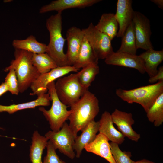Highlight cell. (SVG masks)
<instances>
[{"label": "cell", "mask_w": 163, "mask_h": 163, "mask_svg": "<svg viewBox=\"0 0 163 163\" xmlns=\"http://www.w3.org/2000/svg\"><path fill=\"white\" fill-rule=\"evenodd\" d=\"M121 38L120 46L117 52L136 55L137 48L132 23L128 27Z\"/></svg>", "instance_id": "27"}, {"label": "cell", "mask_w": 163, "mask_h": 163, "mask_svg": "<svg viewBox=\"0 0 163 163\" xmlns=\"http://www.w3.org/2000/svg\"><path fill=\"white\" fill-rule=\"evenodd\" d=\"M48 140L47 138L40 135L37 131L34 132L30 147V157L32 163H42V155Z\"/></svg>", "instance_id": "23"}, {"label": "cell", "mask_w": 163, "mask_h": 163, "mask_svg": "<svg viewBox=\"0 0 163 163\" xmlns=\"http://www.w3.org/2000/svg\"><path fill=\"white\" fill-rule=\"evenodd\" d=\"M78 71L73 66H57L48 72L40 74L30 86L32 92L31 94L36 95L38 97L46 93L47 86L50 83L70 72H78Z\"/></svg>", "instance_id": "10"}, {"label": "cell", "mask_w": 163, "mask_h": 163, "mask_svg": "<svg viewBox=\"0 0 163 163\" xmlns=\"http://www.w3.org/2000/svg\"><path fill=\"white\" fill-rule=\"evenodd\" d=\"M33 53L20 49H15L14 59L6 67V72L14 69L17 78L19 92L22 93L30 87L40 74L33 66L32 62Z\"/></svg>", "instance_id": "2"}, {"label": "cell", "mask_w": 163, "mask_h": 163, "mask_svg": "<svg viewBox=\"0 0 163 163\" xmlns=\"http://www.w3.org/2000/svg\"><path fill=\"white\" fill-rule=\"evenodd\" d=\"M151 1L156 5L159 8L163 9V0H151Z\"/></svg>", "instance_id": "34"}, {"label": "cell", "mask_w": 163, "mask_h": 163, "mask_svg": "<svg viewBox=\"0 0 163 163\" xmlns=\"http://www.w3.org/2000/svg\"><path fill=\"white\" fill-rule=\"evenodd\" d=\"M131 0H118L115 17L119 25L117 37H121L126 29L131 24L133 11Z\"/></svg>", "instance_id": "14"}, {"label": "cell", "mask_w": 163, "mask_h": 163, "mask_svg": "<svg viewBox=\"0 0 163 163\" xmlns=\"http://www.w3.org/2000/svg\"><path fill=\"white\" fill-rule=\"evenodd\" d=\"M100 0H56L42 6L39 10V13L43 14L56 11L62 12L67 9L84 8L91 6L100 2Z\"/></svg>", "instance_id": "15"}, {"label": "cell", "mask_w": 163, "mask_h": 163, "mask_svg": "<svg viewBox=\"0 0 163 163\" xmlns=\"http://www.w3.org/2000/svg\"><path fill=\"white\" fill-rule=\"evenodd\" d=\"M50 96L46 93L37 97L34 100L27 102L8 106L0 104V113L7 112L11 114L24 109L34 108L38 106H48L50 105Z\"/></svg>", "instance_id": "19"}, {"label": "cell", "mask_w": 163, "mask_h": 163, "mask_svg": "<svg viewBox=\"0 0 163 163\" xmlns=\"http://www.w3.org/2000/svg\"><path fill=\"white\" fill-rule=\"evenodd\" d=\"M146 113L149 121L153 123L155 126L158 127L162 124L163 122V93L157 98Z\"/></svg>", "instance_id": "28"}, {"label": "cell", "mask_w": 163, "mask_h": 163, "mask_svg": "<svg viewBox=\"0 0 163 163\" xmlns=\"http://www.w3.org/2000/svg\"><path fill=\"white\" fill-rule=\"evenodd\" d=\"M111 151L116 163H134L131 159V153L122 151L119 145L113 142L109 143Z\"/></svg>", "instance_id": "29"}, {"label": "cell", "mask_w": 163, "mask_h": 163, "mask_svg": "<svg viewBox=\"0 0 163 163\" xmlns=\"http://www.w3.org/2000/svg\"><path fill=\"white\" fill-rule=\"evenodd\" d=\"M99 126V121L96 122L94 120H93L82 130V133L80 136H76L74 149L76 157L79 158L85 146L94 140L98 132Z\"/></svg>", "instance_id": "16"}, {"label": "cell", "mask_w": 163, "mask_h": 163, "mask_svg": "<svg viewBox=\"0 0 163 163\" xmlns=\"http://www.w3.org/2000/svg\"><path fill=\"white\" fill-rule=\"evenodd\" d=\"M12 45L15 49L24 50L32 53L39 54L46 52L47 45L37 41L31 35L24 40H14Z\"/></svg>", "instance_id": "24"}, {"label": "cell", "mask_w": 163, "mask_h": 163, "mask_svg": "<svg viewBox=\"0 0 163 163\" xmlns=\"http://www.w3.org/2000/svg\"><path fill=\"white\" fill-rule=\"evenodd\" d=\"M61 163H66L65 161H63L62 160Z\"/></svg>", "instance_id": "36"}, {"label": "cell", "mask_w": 163, "mask_h": 163, "mask_svg": "<svg viewBox=\"0 0 163 163\" xmlns=\"http://www.w3.org/2000/svg\"><path fill=\"white\" fill-rule=\"evenodd\" d=\"M8 72L5 82L7 85L8 91L12 94L18 95L19 92L15 72L13 69H11Z\"/></svg>", "instance_id": "30"}, {"label": "cell", "mask_w": 163, "mask_h": 163, "mask_svg": "<svg viewBox=\"0 0 163 163\" xmlns=\"http://www.w3.org/2000/svg\"><path fill=\"white\" fill-rule=\"evenodd\" d=\"M0 129H3V128H2L0 127ZM0 136H1V135H0Z\"/></svg>", "instance_id": "37"}, {"label": "cell", "mask_w": 163, "mask_h": 163, "mask_svg": "<svg viewBox=\"0 0 163 163\" xmlns=\"http://www.w3.org/2000/svg\"><path fill=\"white\" fill-rule=\"evenodd\" d=\"M55 84L54 81L52 82L47 86L48 93L52 102L50 108L47 110L43 107H40L39 110L48 122L51 130L57 131L60 129L68 120L71 111L67 110L68 106L63 103L58 98L56 91Z\"/></svg>", "instance_id": "5"}, {"label": "cell", "mask_w": 163, "mask_h": 163, "mask_svg": "<svg viewBox=\"0 0 163 163\" xmlns=\"http://www.w3.org/2000/svg\"><path fill=\"white\" fill-rule=\"evenodd\" d=\"M55 87L59 99L68 107L78 101L87 91L81 85L77 72L58 78Z\"/></svg>", "instance_id": "6"}, {"label": "cell", "mask_w": 163, "mask_h": 163, "mask_svg": "<svg viewBox=\"0 0 163 163\" xmlns=\"http://www.w3.org/2000/svg\"><path fill=\"white\" fill-rule=\"evenodd\" d=\"M95 26L98 30L106 34L111 41L117 36L119 29L115 14L112 13L103 14Z\"/></svg>", "instance_id": "22"}, {"label": "cell", "mask_w": 163, "mask_h": 163, "mask_svg": "<svg viewBox=\"0 0 163 163\" xmlns=\"http://www.w3.org/2000/svg\"><path fill=\"white\" fill-rule=\"evenodd\" d=\"M45 136L61 153L72 159L76 156L74 146L77 136L74 135L66 122L64 123L59 130L49 131Z\"/></svg>", "instance_id": "7"}, {"label": "cell", "mask_w": 163, "mask_h": 163, "mask_svg": "<svg viewBox=\"0 0 163 163\" xmlns=\"http://www.w3.org/2000/svg\"><path fill=\"white\" fill-rule=\"evenodd\" d=\"M99 72L98 63H94L87 65L77 72L79 82L85 90H88L89 87Z\"/></svg>", "instance_id": "25"}, {"label": "cell", "mask_w": 163, "mask_h": 163, "mask_svg": "<svg viewBox=\"0 0 163 163\" xmlns=\"http://www.w3.org/2000/svg\"><path fill=\"white\" fill-rule=\"evenodd\" d=\"M163 81V66H160L158 69L157 73L154 76L150 77L148 82L151 84Z\"/></svg>", "instance_id": "32"}, {"label": "cell", "mask_w": 163, "mask_h": 163, "mask_svg": "<svg viewBox=\"0 0 163 163\" xmlns=\"http://www.w3.org/2000/svg\"><path fill=\"white\" fill-rule=\"evenodd\" d=\"M84 37L82 30L73 26L69 29L66 34L67 49L66 53L69 66H73L77 59Z\"/></svg>", "instance_id": "12"}, {"label": "cell", "mask_w": 163, "mask_h": 163, "mask_svg": "<svg viewBox=\"0 0 163 163\" xmlns=\"http://www.w3.org/2000/svg\"><path fill=\"white\" fill-rule=\"evenodd\" d=\"M109 141L106 136L99 133L92 142L85 146L84 149L88 152L103 158L110 163H116L111 151Z\"/></svg>", "instance_id": "18"}, {"label": "cell", "mask_w": 163, "mask_h": 163, "mask_svg": "<svg viewBox=\"0 0 163 163\" xmlns=\"http://www.w3.org/2000/svg\"><path fill=\"white\" fill-rule=\"evenodd\" d=\"M82 30L98 59H105L114 53L109 37L98 30L92 23Z\"/></svg>", "instance_id": "8"}, {"label": "cell", "mask_w": 163, "mask_h": 163, "mask_svg": "<svg viewBox=\"0 0 163 163\" xmlns=\"http://www.w3.org/2000/svg\"><path fill=\"white\" fill-rule=\"evenodd\" d=\"M113 123L123 135L129 139L137 142L140 138V134L133 129L132 125L135 123L131 113L122 111L116 109L111 114Z\"/></svg>", "instance_id": "11"}, {"label": "cell", "mask_w": 163, "mask_h": 163, "mask_svg": "<svg viewBox=\"0 0 163 163\" xmlns=\"http://www.w3.org/2000/svg\"><path fill=\"white\" fill-rule=\"evenodd\" d=\"M162 93L163 81L132 89L118 88L116 91V95L122 100L129 104H140L146 112Z\"/></svg>", "instance_id": "4"}, {"label": "cell", "mask_w": 163, "mask_h": 163, "mask_svg": "<svg viewBox=\"0 0 163 163\" xmlns=\"http://www.w3.org/2000/svg\"><path fill=\"white\" fill-rule=\"evenodd\" d=\"M98 59L91 45L84 36L77 59L73 66L79 70L89 64L98 63Z\"/></svg>", "instance_id": "21"}, {"label": "cell", "mask_w": 163, "mask_h": 163, "mask_svg": "<svg viewBox=\"0 0 163 163\" xmlns=\"http://www.w3.org/2000/svg\"><path fill=\"white\" fill-rule=\"evenodd\" d=\"M99 122V133L104 135L111 142L118 145L123 142L125 137L114 127L111 114L109 112H104Z\"/></svg>", "instance_id": "17"}, {"label": "cell", "mask_w": 163, "mask_h": 163, "mask_svg": "<svg viewBox=\"0 0 163 163\" xmlns=\"http://www.w3.org/2000/svg\"><path fill=\"white\" fill-rule=\"evenodd\" d=\"M139 56L143 61L145 72L150 77L155 75L157 72L158 66L163 60V50L149 49Z\"/></svg>", "instance_id": "20"}, {"label": "cell", "mask_w": 163, "mask_h": 163, "mask_svg": "<svg viewBox=\"0 0 163 163\" xmlns=\"http://www.w3.org/2000/svg\"><path fill=\"white\" fill-rule=\"evenodd\" d=\"M8 91V88L6 83L4 82L0 85V97Z\"/></svg>", "instance_id": "33"}, {"label": "cell", "mask_w": 163, "mask_h": 163, "mask_svg": "<svg viewBox=\"0 0 163 163\" xmlns=\"http://www.w3.org/2000/svg\"><path fill=\"white\" fill-rule=\"evenodd\" d=\"M105 62L107 65L133 68L142 74L145 72L143 60L139 55L136 54L114 52L105 59Z\"/></svg>", "instance_id": "13"}, {"label": "cell", "mask_w": 163, "mask_h": 163, "mask_svg": "<svg viewBox=\"0 0 163 163\" xmlns=\"http://www.w3.org/2000/svg\"><path fill=\"white\" fill-rule=\"evenodd\" d=\"M62 12L50 16L46 21V26L50 34V41L47 45V53L58 66H69L63 48L66 40L62 34Z\"/></svg>", "instance_id": "3"}, {"label": "cell", "mask_w": 163, "mask_h": 163, "mask_svg": "<svg viewBox=\"0 0 163 163\" xmlns=\"http://www.w3.org/2000/svg\"><path fill=\"white\" fill-rule=\"evenodd\" d=\"M134 163H156L148 160L144 159L141 160L134 162Z\"/></svg>", "instance_id": "35"}, {"label": "cell", "mask_w": 163, "mask_h": 163, "mask_svg": "<svg viewBox=\"0 0 163 163\" xmlns=\"http://www.w3.org/2000/svg\"><path fill=\"white\" fill-rule=\"evenodd\" d=\"M32 62L40 74L48 72L58 66L55 61L46 53H33Z\"/></svg>", "instance_id": "26"}, {"label": "cell", "mask_w": 163, "mask_h": 163, "mask_svg": "<svg viewBox=\"0 0 163 163\" xmlns=\"http://www.w3.org/2000/svg\"><path fill=\"white\" fill-rule=\"evenodd\" d=\"M47 153L42 163H61L60 159L56 153V149L51 142L48 141L46 146Z\"/></svg>", "instance_id": "31"}, {"label": "cell", "mask_w": 163, "mask_h": 163, "mask_svg": "<svg viewBox=\"0 0 163 163\" xmlns=\"http://www.w3.org/2000/svg\"><path fill=\"white\" fill-rule=\"evenodd\" d=\"M132 23L137 49H154L150 41L152 32L149 19L141 12L134 11Z\"/></svg>", "instance_id": "9"}, {"label": "cell", "mask_w": 163, "mask_h": 163, "mask_svg": "<svg viewBox=\"0 0 163 163\" xmlns=\"http://www.w3.org/2000/svg\"><path fill=\"white\" fill-rule=\"evenodd\" d=\"M68 120L69 126L75 136L79 131L97 115L99 112V100L95 95L86 91L80 98L71 106Z\"/></svg>", "instance_id": "1"}]
</instances>
